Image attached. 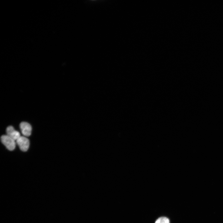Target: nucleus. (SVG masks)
Listing matches in <instances>:
<instances>
[{
    "label": "nucleus",
    "instance_id": "nucleus-1",
    "mask_svg": "<svg viewBox=\"0 0 223 223\" xmlns=\"http://www.w3.org/2000/svg\"><path fill=\"white\" fill-rule=\"evenodd\" d=\"M1 142L9 151L13 150L15 147V140L7 135H3L1 137Z\"/></svg>",
    "mask_w": 223,
    "mask_h": 223
},
{
    "label": "nucleus",
    "instance_id": "nucleus-5",
    "mask_svg": "<svg viewBox=\"0 0 223 223\" xmlns=\"http://www.w3.org/2000/svg\"><path fill=\"white\" fill-rule=\"evenodd\" d=\"M155 223H170L169 219L165 217H161L156 220Z\"/></svg>",
    "mask_w": 223,
    "mask_h": 223
},
{
    "label": "nucleus",
    "instance_id": "nucleus-4",
    "mask_svg": "<svg viewBox=\"0 0 223 223\" xmlns=\"http://www.w3.org/2000/svg\"><path fill=\"white\" fill-rule=\"evenodd\" d=\"M7 135L14 139L16 140L20 136V133L15 130L11 126H8L6 129Z\"/></svg>",
    "mask_w": 223,
    "mask_h": 223
},
{
    "label": "nucleus",
    "instance_id": "nucleus-2",
    "mask_svg": "<svg viewBox=\"0 0 223 223\" xmlns=\"http://www.w3.org/2000/svg\"><path fill=\"white\" fill-rule=\"evenodd\" d=\"M16 142L22 151H26L28 149L29 146V141L26 137L20 136L16 140Z\"/></svg>",
    "mask_w": 223,
    "mask_h": 223
},
{
    "label": "nucleus",
    "instance_id": "nucleus-3",
    "mask_svg": "<svg viewBox=\"0 0 223 223\" xmlns=\"http://www.w3.org/2000/svg\"><path fill=\"white\" fill-rule=\"evenodd\" d=\"M20 128L23 134L26 137L30 135L32 131V127L30 125L26 122H22L20 124Z\"/></svg>",
    "mask_w": 223,
    "mask_h": 223
}]
</instances>
